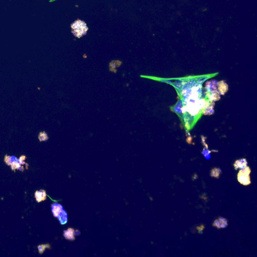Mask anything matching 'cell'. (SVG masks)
Listing matches in <instances>:
<instances>
[{
  "label": "cell",
  "mask_w": 257,
  "mask_h": 257,
  "mask_svg": "<svg viewBox=\"0 0 257 257\" xmlns=\"http://www.w3.org/2000/svg\"><path fill=\"white\" fill-rule=\"evenodd\" d=\"M51 211L54 217H56L61 224L67 223V214L62 205L57 202H54L51 205Z\"/></svg>",
  "instance_id": "6da1fadb"
},
{
  "label": "cell",
  "mask_w": 257,
  "mask_h": 257,
  "mask_svg": "<svg viewBox=\"0 0 257 257\" xmlns=\"http://www.w3.org/2000/svg\"><path fill=\"white\" fill-rule=\"evenodd\" d=\"M72 33L75 37L80 38L86 34L88 27L84 21L77 20L71 25Z\"/></svg>",
  "instance_id": "7a4b0ae2"
},
{
  "label": "cell",
  "mask_w": 257,
  "mask_h": 257,
  "mask_svg": "<svg viewBox=\"0 0 257 257\" xmlns=\"http://www.w3.org/2000/svg\"><path fill=\"white\" fill-rule=\"evenodd\" d=\"M250 168L247 166L240 170L238 174V180L240 184L244 185H247L250 184Z\"/></svg>",
  "instance_id": "3957f363"
},
{
  "label": "cell",
  "mask_w": 257,
  "mask_h": 257,
  "mask_svg": "<svg viewBox=\"0 0 257 257\" xmlns=\"http://www.w3.org/2000/svg\"><path fill=\"white\" fill-rule=\"evenodd\" d=\"M214 103L212 101H207L205 102L202 108V111L205 115H211L214 113Z\"/></svg>",
  "instance_id": "277c9868"
},
{
  "label": "cell",
  "mask_w": 257,
  "mask_h": 257,
  "mask_svg": "<svg viewBox=\"0 0 257 257\" xmlns=\"http://www.w3.org/2000/svg\"><path fill=\"white\" fill-rule=\"evenodd\" d=\"M63 232L64 238L70 240H75V236L80 234L79 231H75L72 228H68L66 231H64Z\"/></svg>",
  "instance_id": "5b68a950"
},
{
  "label": "cell",
  "mask_w": 257,
  "mask_h": 257,
  "mask_svg": "<svg viewBox=\"0 0 257 257\" xmlns=\"http://www.w3.org/2000/svg\"><path fill=\"white\" fill-rule=\"evenodd\" d=\"M217 89L220 94L224 95L228 90V85L224 80L217 82Z\"/></svg>",
  "instance_id": "8992f818"
},
{
  "label": "cell",
  "mask_w": 257,
  "mask_h": 257,
  "mask_svg": "<svg viewBox=\"0 0 257 257\" xmlns=\"http://www.w3.org/2000/svg\"><path fill=\"white\" fill-rule=\"evenodd\" d=\"M205 88L207 90V93L218 90L217 82L216 80H212L207 82L205 85Z\"/></svg>",
  "instance_id": "52a82bcc"
},
{
  "label": "cell",
  "mask_w": 257,
  "mask_h": 257,
  "mask_svg": "<svg viewBox=\"0 0 257 257\" xmlns=\"http://www.w3.org/2000/svg\"><path fill=\"white\" fill-rule=\"evenodd\" d=\"M35 195L36 201L38 202L42 201H44L46 199V193L45 191L44 190L37 191L35 192Z\"/></svg>",
  "instance_id": "ba28073f"
},
{
  "label": "cell",
  "mask_w": 257,
  "mask_h": 257,
  "mask_svg": "<svg viewBox=\"0 0 257 257\" xmlns=\"http://www.w3.org/2000/svg\"><path fill=\"white\" fill-rule=\"evenodd\" d=\"M220 93L218 90L207 93V95L210 101H217L220 99Z\"/></svg>",
  "instance_id": "9c48e42d"
},
{
  "label": "cell",
  "mask_w": 257,
  "mask_h": 257,
  "mask_svg": "<svg viewBox=\"0 0 257 257\" xmlns=\"http://www.w3.org/2000/svg\"><path fill=\"white\" fill-rule=\"evenodd\" d=\"M227 221L225 218H223V217H220L218 218V220H216V221H214L213 225L214 226L217 227L218 228H224L225 227H227Z\"/></svg>",
  "instance_id": "30bf717a"
},
{
  "label": "cell",
  "mask_w": 257,
  "mask_h": 257,
  "mask_svg": "<svg viewBox=\"0 0 257 257\" xmlns=\"http://www.w3.org/2000/svg\"><path fill=\"white\" fill-rule=\"evenodd\" d=\"M247 166V162L246 161V159H241L236 160L234 164V167L236 170L238 168H240L241 169L244 168Z\"/></svg>",
  "instance_id": "8fae6325"
},
{
  "label": "cell",
  "mask_w": 257,
  "mask_h": 257,
  "mask_svg": "<svg viewBox=\"0 0 257 257\" xmlns=\"http://www.w3.org/2000/svg\"><path fill=\"white\" fill-rule=\"evenodd\" d=\"M39 139L40 141H46L48 139V137L45 132H42L39 135Z\"/></svg>",
  "instance_id": "7c38bea8"
}]
</instances>
